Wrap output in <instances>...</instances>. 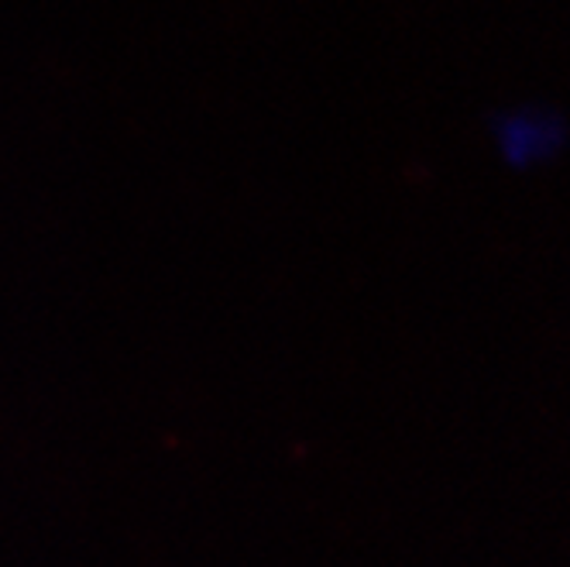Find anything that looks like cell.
Wrapping results in <instances>:
<instances>
[{
  "instance_id": "obj_1",
  "label": "cell",
  "mask_w": 570,
  "mask_h": 567,
  "mask_svg": "<svg viewBox=\"0 0 570 567\" xmlns=\"http://www.w3.org/2000/svg\"><path fill=\"white\" fill-rule=\"evenodd\" d=\"M495 145L512 166H529L563 145V117L550 107H509L492 125Z\"/></svg>"
}]
</instances>
